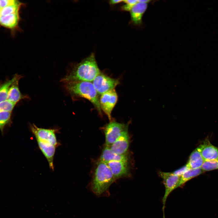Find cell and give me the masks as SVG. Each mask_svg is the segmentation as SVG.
Instances as JSON below:
<instances>
[{"label": "cell", "instance_id": "cell-14", "mask_svg": "<svg viewBox=\"0 0 218 218\" xmlns=\"http://www.w3.org/2000/svg\"><path fill=\"white\" fill-rule=\"evenodd\" d=\"M147 7V3L137 2L130 10L131 20L136 25L141 24L143 15Z\"/></svg>", "mask_w": 218, "mask_h": 218}, {"label": "cell", "instance_id": "cell-7", "mask_svg": "<svg viewBox=\"0 0 218 218\" xmlns=\"http://www.w3.org/2000/svg\"><path fill=\"white\" fill-rule=\"evenodd\" d=\"M118 99L115 89L110 90L101 94L99 98L100 107L110 120H111V114Z\"/></svg>", "mask_w": 218, "mask_h": 218}, {"label": "cell", "instance_id": "cell-17", "mask_svg": "<svg viewBox=\"0 0 218 218\" xmlns=\"http://www.w3.org/2000/svg\"><path fill=\"white\" fill-rule=\"evenodd\" d=\"M204 161L198 147L191 153L186 165L190 169H197L201 168Z\"/></svg>", "mask_w": 218, "mask_h": 218}, {"label": "cell", "instance_id": "cell-18", "mask_svg": "<svg viewBox=\"0 0 218 218\" xmlns=\"http://www.w3.org/2000/svg\"><path fill=\"white\" fill-rule=\"evenodd\" d=\"M203 172L201 168L197 169H189L180 176L177 188L182 186L192 179L201 174Z\"/></svg>", "mask_w": 218, "mask_h": 218}, {"label": "cell", "instance_id": "cell-4", "mask_svg": "<svg viewBox=\"0 0 218 218\" xmlns=\"http://www.w3.org/2000/svg\"><path fill=\"white\" fill-rule=\"evenodd\" d=\"M128 124L111 121L107 124L104 131L106 146L110 147L122 134L128 129Z\"/></svg>", "mask_w": 218, "mask_h": 218}, {"label": "cell", "instance_id": "cell-16", "mask_svg": "<svg viewBox=\"0 0 218 218\" xmlns=\"http://www.w3.org/2000/svg\"><path fill=\"white\" fill-rule=\"evenodd\" d=\"M20 19L19 12L2 16L0 18V25L14 30L18 27Z\"/></svg>", "mask_w": 218, "mask_h": 218}, {"label": "cell", "instance_id": "cell-6", "mask_svg": "<svg viewBox=\"0 0 218 218\" xmlns=\"http://www.w3.org/2000/svg\"><path fill=\"white\" fill-rule=\"evenodd\" d=\"M30 128L36 140L48 142L56 147L58 145L56 136L58 129H45L38 127L34 124H30Z\"/></svg>", "mask_w": 218, "mask_h": 218}, {"label": "cell", "instance_id": "cell-29", "mask_svg": "<svg viewBox=\"0 0 218 218\" xmlns=\"http://www.w3.org/2000/svg\"><path fill=\"white\" fill-rule=\"evenodd\" d=\"M0 9H0V18L1 17V16H1V15Z\"/></svg>", "mask_w": 218, "mask_h": 218}, {"label": "cell", "instance_id": "cell-27", "mask_svg": "<svg viewBox=\"0 0 218 218\" xmlns=\"http://www.w3.org/2000/svg\"><path fill=\"white\" fill-rule=\"evenodd\" d=\"M123 0H112L109 1V3L111 5H114L123 2Z\"/></svg>", "mask_w": 218, "mask_h": 218}, {"label": "cell", "instance_id": "cell-22", "mask_svg": "<svg viewBox=\"0 0 218 218\" xmlns=\"http://www.w3.org/2000/svg\"><path fill=\"white\" fill-rule=\"evenodd\" d=\"M201 168L204 172L218 169V159L205 161Z\"/></svg>", "mask_w": 218, "mask_h": 218}, {"label": "cell", "instance_id": "cell-11", "mask_svg": "<svg viewBox=\"0 0 218 218\" xmlns=\"http://www.w3.org/2000/svg\"><path fill=\"white\" fill-rule=\"evenodd\" d=\"M128 130L124 132L110 147L114 152L120 155L126 154L129 146Z\"/></svg>", "mask_w": 218, "mask_h": 218}, {"label": "cell", "instance_id": "cell-12", "mask_svg": "<svg viewBox=\"0 0 218 218\" xmlns=\"http://www.w3.org/2000/svg\"><path fill=\"white\" fill-rule=\"evenodd\" d=\"M21 75L18 74L17 76L10 88L7 100L16 104L22 99H28L27 95L21 94L19 90L18 82L22 78Z\"/></svg>", "mask_w": 218, "mask_h": 218}, {"label": "cell", "instance_id": "cell-20", "mask_svg": "<svg viewBox=\"0 0 218 218\" xmlns=\"http://www.w3.org/2000/svg\"><path fill=\"white\" fill-rule=\"evenodd\" d=\"M12 112L4 111L0 112V130L3 134L5 127L12 123Z\"/></svg>", "mask_w": 218, "mask_h": 218}, {"label": "cell", "instance_id": "cell-23", "mask_svg": "<svg viewBox=\"0 0 218 218\" xmlns=\"http://www.w3.org/2000/svg\"><path fill=\"white\" fill-rule=\"evenodd\" d=\"M16 104L7 100L1 102L0 103V112L4 111L12 112Z\"/></svg>", "mask_w": 218, "mask_h": 218}, {"label": "cell", "instance_id": "cell-3", "mask_svg": "<svg viewBox=\"0 0 218 218\" xmlns=\"http://www.w3.org/2000/svg\"><path fill=\"white\" fill-rule=\"evenodd\" d=\"M115 179L107 164L99 160L95 169L92 181V189L97 195L106 191Z\"/></svg>", "mask_w": 218, "mask_h": 218}, {"label": "cell", "instance_id": "cell-5", "mask_svg": "<svg viewBox=\"0 0 218 218\" xmlns=\"http://www.w3.org/2000/svg\"><path fill=\"white\" fill-rule=\"evenodd\" d=\"M118 79H114L101 72L92 81L98 95H101L112 89L119 84Z\"/></svg>", "mask_w": 218, "mask_h": 218}, {"label": "cell", "instance_id": "cell-13", "mask_svg": "<svg viewBox=\"0 0 218 218\" xmlns=\"http://www.w3.org/2000/svg\"><path fill=\"white\" fill-rule=\"evenodd\" d=\"M37 141L40 149L48 163L50 168L53 171L54 158L57 147L48 142L38 140Z\"/></svg>", "mask_w": 218, "mask_h": 218}, {"label": "cell", "instance_id": "cell-15", "mask_svg": "<svg viewBox=\"0 0 218 218\" xmlns=\"http://www.w3.org/2000/svg\"><path fill=\"white\" fill-rule=\"evenodd\" d=\"M129 156L127 154H117L113 152L109 147L106 146L103 150L100 160L107 163L112 161H128Z\"/></svg>", "mask_w": 218, "mask_h": 218}, {"label": "cell", "instance_id": "cell-19", "mask_svg": "<svg viewBox=\"0 0 218 218\" xmlns=\"http://www.w3.org/2000/svg\"><path fill=\"white\" fill-rule=\"evenodd\" d=\"M18 74H15L11 79L7 80L0 84V103L7 100L10 86L16 79Z\"/></svg>", "mask_w": 218, "mask_h": 218}, {"label": "cell", "instance_id": "cell-24", "mask_svg": "<svg viewBox=\"0 0 218 218\" xmlns=\"http://www.w3.org/2000/svg\"><path fill=\"white\" fill-rule=\"evenodd\" d=\"M123 2L125 4L122 6V8L123 10L126 11H130L133 7L138 2L137 0H123Z\"/></svg>", "mask_w": 218, "mask_h": 218}, {"label": "cell", "instance_id": "cell-1", "mask_svg": "<svg viewBox=\"0 0 218 218\" xmlns=\"http://www.w3.org/2000/svg\"><path fill=\"white\" fill-rule=\"evenodd\" d=\"M101 71L97 65L94 54L78 64L61 81L63 83L70 81H93Z\"/></svg>", "mask_w": 218, "mask_h": 218}, {"label": "cell", "instance_id": "cell-28", "mask_svg": "<svg viewBox=\"0 0 218 218\" xmlns=\"http://www.w3.org/2000/svg\"><path fill=\"white\" fill-rule=\"evenodd\" d=\"M137 2H140L147 3L149 2H150V0H137Z\"/></svg>", "mask_w": 218, "mask_h": 218}, {"label": "cell", "instance_id": "cell-8", "mask_svg": "<svg viewBox=\"0 0 218 218\" xmlns=\"http://www.w3.org/2000/svg\"><path fill=\"white\" fill-rule=\"evenodd\" d=\"M159 174L163 179L165 188L164 194L162 199L164 209L168 196L174 190L177 188L180 176L174 174L172 172H160Z\"/></svg>", "mask_w": 218, "mask_h": 218}, {"label": "cell", "instance_id": "cell-21", "mask_svg": "<svg viewBox=\"0 0 218 218\" xmlns=\"http://www.w3.org/2000/svg\"><path fill=\"white\" fill-rule=\"evenodd\" d=\"M23 3L20 2L16 4L7 6L0 9L1 16L11 15L19 12Z\"/></svg>", "mask_w": 218, "mask_h": 218}, {"label": "cell", "instance_id": "cell-2", "mask_svg": "<svg viewBox=\"0 0 218 218\" xmlns=\"http://www.w3.org/2000/svg\"><path fill=\"white\" fill-rule=\"evenodd\" d=\"M66 90L72 96L85 98L93 105L101 116L102 114L98 95L92 83L84 81L64 83Z\"/></svg>", "mask_w": 218, "mask_h": 218}, {"label": "cell", "instance_id": "cell-25", "mask_svg": "<svg viewBox=\"0 0 218 218\" xmlns=\"http://www.w3.org/2000/svg\"><path fill=\"white\" fill-rule=\"evenodd\" d=\"M20 2L16 0H0V7L2 8L8 6L16 4Z\"/></svg>", "mask_w": 218, "mask_h": 218}, {"label": "cell", "instance_id": "cell-10", "mask_svg": "<svg viewBox=\"0 0 218 218\" xmlns=\"http://www.w3.org/2000/svg\"><path fill=\"white\" fill-rule=\"evenodd\" d=\"M198 147L205 161L218 159V147L212 145L208 138Z\"/></svg>", "mask_w": 218, "mask_h": 218}, {"label": "cell", "instance_id": "cell-30", "mask_svg": "<svg viewBox=\"0 0 218 218\" xmlns=\"http://www.w3.org/2000/svg\"><path fill=\"white\" fill-rule=\"evenodd\" d=\"M1 9V8L0 7V9Z\"/></svg>", "mask_w": 218, "mask_h": 218}, {"label": "cell", "instance_id": "cell-9", "mask_svg": "<svg viewBox=\"0 0 218 218\" xmlns=\"http://www.w3.org/2000/svg\"><path fill=\"white\" fill-rule=\"evenodd\" d=\"M128 161H112L106 163L115 179L128 177L130 174Z\"/></svg>", "mask_w": 218, "mask_h": 218}, {"label": "cell", "instance_id": "cell-26", "mask_svg": "<svg viewBox=\"0 0 218 218\" xmlns=\"http://www.w3.org/2000/svg\"><path fill=\"white\" fill-rule=\"evenodd\" d=\"M190 169L186 164L178 169L172 172L174 174L181 176L184 173L189 170Z\"/></svg>", "mask_w": 218, "mask_h": 218}]
</instances>
